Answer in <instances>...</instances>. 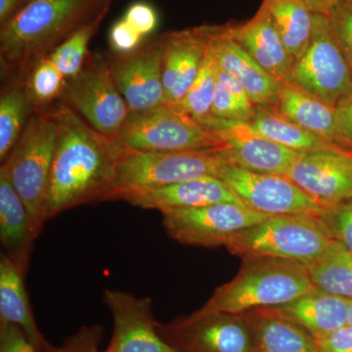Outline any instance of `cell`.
I'll list each match as a JSON object with an SVG mask.
<instances>
[{"label":"cell","mask_w":352,"mask_h":352,"mask_svg":"<svg viewBox=\"0 0 352 352\" xmlns=\"http://www.w3.org/2000/svg\"><path fill=\"white\" fill-rule=\"evenodd\" d=\"M57 143L44 201V220L71 208L105 201L124 146L95 131L65 103L52 110Z\"/></svg>","instance_id":"1"},{"label":"cell","mask_w":352,"mask_h":352,"mask_svg":"<svg viewBox=\"0 0 352 352\" xmlns=\"http://www.w3.org/2000/svg\"><path fill=\"white\" fill-rule=\"evenodd\" d=\"M112 0H29L0 30L2 72L27 76L57 46L92 21Z\"/></svg>","instance_id":"2"},{"label":"cell","mask_w":352,"mask_h":352,"mask_svg":"<svg viewBox=\"0 0 352 352\" xmlns=\"http://www.w3.org/2000/svg\"><path fill=\"white\" fill-rule=\"evenodd\" d=\"M315 288L308 266L273 258L245 259L238 274L215 289L201 314H245L280 307Z\"/></svg>","instance_id":"3"},{"label":"cell","mask_w":352,"mask_h":352,"mask_svg":"<svg viewBox=\"0 0 352 352\" xmlns=\"http://www.w3.org/2000/svg\"><path fill=\"white\" fill-rule=\"evenodd\" d=\"M333 241L316 215H272L234 234L226 248L243 261L281 259L308 266L320 258Z\"/></svg>","instance_id":"4"},{"label":"cell","mask_w":352,"mask_h":352,"mask_svg":"<svg viewBox=\"0 0 352 352\" xmlns=\"http://www.w3.org/2000/svg\"><path fill=\"white\" fill-rule=\"evenodd\" d=\"M230 164L222 148L187 152H141L124 147L105 201L201 176L219 177Z\"/></svg>","instance_id":"5"},{"label":"cell","mask_w":352,"mask_h":352,"mask_svg":"<svg viewBox=\"0 0 352 352\" xmlns=\"http://www.w3.org/2000/svg\"><path fill=\"white\" fill-rule=\"evenodd\" d=\"M52 110L36 109L22 136L1 164L14 188L24 201L36 237L43 231L44 201L57 143Z\"/></svg>","instance_id":"6"},{"label":"cell","mask_w":352,"mask_h":352,"mask_svg":"<svg viewBox=\"0 0 352 352\" xmlns=\"http://www.w3.org/2000/svg\"><path fill=\"white\" fill-rule=\"evenodd\" d=\"M117 141L124 147L141 152L223 148V143L210 129L166 104L146 112L129 113Z\"/></svg>","instance_id":"7"},{"label":"cell","mask_w":352,"mask_h":352,"mask_svg":"<svg viewBox=\"0 0 352 352\" xmlns=\"http://www.w3.org/2000/svg\"><path fill=\"white\" fill-rule=\"evenodd\" d=\"M283 82L336 107L352 94L351 69L333 36L327 15L314 13L311 38Z\"/></svg>","instance_id":"8"},{"label":"cell","mask_w":352,"mask_h":352,"mask_svg":"<svg viewBox=\"0 0 352 352\" xmlns=\"http://www.w3.org/2000/svg\"><path fill=\"white\" fill-rule=\"evenodd\" d=\"M62 97L95 131L111 139L118 138L131 113L109 61H90V56L82 71L67 80Z\"/></svg>","instance_id":"9"},{"label":"cell","mask_w":352,"mask_h":352,"mask_svg":"<svg viewBox=\"0 0 352 352\" xmlns=\"http://www.w3.org/2000/svg\"><path fill=\"white\" fill-rule=\"evenodd\" d=\"M161 214L164 229L173 240L183 245L212 249L226 247L234 234L272 217L235 203L178 208Z\"/></svg>","instance_id":"10"},{"label":"cell","mask_w":352,"mask_h":352,"mask_svg":"<svg viewBox=\"0 0 352 352\" xmlns=\"http://www.w3.org/2000/svg\"><path fill=\"white\" fill-rule=\"evenodd\" d=\"M164 342L179 352H256L245 314L194 312L168 324L157 322Z\"/></svg>","instance_id":"11"},{"label":"cell","mask_w":352,"mask_h":352,"mask_svg":"<svg viewBox=\"0 0 352 352\" xmlns=\"http://www.w3.org/2000/svg\"><path fill=\"white\" fill-rule=\"evenodd\" d=\"M219 177L245 207L259 214L320 217L329 208L310 198L286 175L254 173L230 164Z\"/></svg>","instance_id":"12"},{"label":"cell","mask_w":352,"mask_h":352,"mask_svg":"<svg viewBox=\"0 0 352 352\" xmlns=\"http://www.w3.org/2000/svg\"><path fill=\"white\" fill-rule=\"evenodd\" d=\"M223 143L224 153L233 166L270 175H286L302 153L294 151L263 138L249 122L208 117L201 120Z\"/></svg>","instance_id":"13"},{"label":"cell","mask_w":352,"mask_h":352,"mask_svg":"<svg viewBox=\"0 0 352 352\" xmlns=\"http://www.w3.org/2000/svg\"><path fill=\"white\" fill-rule=\"evenodd\" d=\"M103 300L113 323L112 339L103 352H179L157 332L151 298L106 289Z\"/></svg>","instance_id":"14"},{"label":"cell","mask_w":352,"mask_h":352,"mask_svg":"<svg viewBox=\"0 0 352 352\" xmlns=\"http://www.w3.org/2000/svg\"><path fill=\"white\" fill-rule=\"evenodd\" d=\"M164 46L162 36L109 61L111 73L131 113L146 112L164 104Z\"/></svg>","instance_id":"15"},{"label":"cell","mask_w":352,"mask_h":352,"mask_svg":"<svg viewBox=\"0 0 352 352\" xmlns=\"http://www.w3.org/2000/svg\"><path fill=\"white\" fill-rule=\"evenodd\" d=\"M286 176L323 207L352 200V152L346 150L302 153Z\"/></svg>","instance_id":"16"},{"label":"cell","mask_w":352,"mask_h":352,"mask_svg":"<svg viewBox=\"0 0 352 352\" xmlns=\"http://www.w3.org/2000/svg\"><path fill=\"white\" fill-rule=\"evenodd\" d=\"M212 27L199 25L162 36L164 104H177L193 85L207 55Z\"/></svg>","instance_id":"17"},{"label":"cell","mask_w":352,"mask_h":352,"mask_svg":"<svg viewBox=\"0 0 352 352\" xmlns=\"http://www.w3.org/2000/svg\"><path fill=\"white\" fill-rule=\"evenodd\" d=\"M210 50L219 68L245 88L254 105L276 109L281 82L270 76L231 38L226 25L212 27Z\"/></svg>","instance_id":"18"},{"label":"cell","mask_w":352,"mask_h":352,"mask_svg":"<svg viewBox=\"0 0 352 352\" xmlns=\"http://www.w3.org/2000/svg\"><path fill=\"white\" fill-rule=\"evenodd\" d=\"M120 201L160 212L178 208L206 207L220 203L244 204L219 177L201 176L159 188L127 194Z\"/></svg>","instance_id":"19"},{"label":"cell","mask_w":352,"mask_h":352,"mask_svg":"<svg viewBox=\"0 0 352 352\" xmlns=\"http://www.w3.org/2000/svg\"><path fill=\"white\" fill-rule=\"evenodd\" d=\"M226 27L231 38L256 63L278 82H283L293 67L295 58L287 50L270 13L263 6L251 19L241 24L229 23Z\"/></svg>","instance_id":"20"},{"label":"cell","mask_w":352,"mask_h":352,"mask_svg":"<svg viewBox=\"0 0 352 352\" xmlns=\"http://www.w3.org/2000/svg\"><path fill=\"white\" fill-rule=\"evenodd\" d=\"M351 298L333 295L315 287L292 302L264 308L300 326L315 339H320L349 325Z\"/></svg>","instance_id":"21"},{"label":"cell","mask_w":352,"mask_h":352,"mask_svg":"<svg viewBox=\"0 0 352 352\" xmlns=\"http://www.w3.org/2000/svg\"><path fill=\"white\" fill-rule=\"evenodd\" d=\"M24 201L0 168V241L4 254L27 274L32 245L36 239Z\"/></svg>","instance_id":"22"},{"label":"cell","mask_w":352,"mask_h":352,"mask_svg":"<svg viewBox=\"0 0 352 352\" xmlns=\"http://www.w3.org/2000/svg\"><path fill=\"white\" fill-rule=\"evenodd\" d=\"M276 110L310 133L349 151L340 136L333 106L300 88L281 82Z\"/></svg>","instance_id":"23"},{"label":"cell","mask_w":352,"mask_h":352,"mask_svg":"<svg viewBox=\"0 0 352 352\" xmlns=\"http://www.w3.org/2000/svg\"><path fill=\"white\" fill-rule=\"evenodd\" d=\"M19 267L4 252L0 254V321L15 324L24 331L28 340L41 352L50 342L41 333L30 303Z\"/></svg>","instance_id":"24"},{"label":"cell","mask_w":352,"mask_h":352,"mask_svg":"<svg viewBox=\"0 0 352 352\" xmlns=\"http://www.w3.org/2000/svg\"><path fill=\"white\" fill-rule=\"evenodd\" d=\"M245 314L251 327L256 352H319L314 336L293 322L264 308Z\"/></svg>","instance_id":"25"},{"label":"cell","mask_w":352,"mask_h":352,"mask_svg":"<svg viewBox=\"0 0 352 352\" xmlns=\"http://www.w3.org/2000/svg\"><path fill=\"white\" fill-rule=\"evenodd\" d=\"M249 122L263 138L294 151L307 153L336 148L342 149L305 131L275 108L256 106L254 118Z\"/></svg>","instance_id":"26"},{"label":"cell","mask_w":352,"mask_h":352,"mask_svg":"<svg viewBox=\"0 0 352 352\" xmlns=\"http://www.w3.org/2000/svg\"><path fill=\"white\" fill-rule=\"evenodd\" d=\"M270 13L278 34L293 57L298 59L307 50L314 13L305 0H263L261 4Z\"/></svg>","instance_id":"27"},{"label":"cell","mask_w":352,"mask_h":352,"mask_svg":"<svg viewBox=\"0 0 352 352\" xmlns=\"http://www.w3.org/2000/svg\"><path fill=\"white\" fill-rule=\"evenodd\" d=\"M36 106L28 95L24 80L11 82L0 97V161L7 159L17 144Z\"/></svg>","instance_id":"28"},{"label":"cell","mask_w":352,"mask_h":352,"mask_svg":"<svg viewBox=\"0 0 352 352\" xmlns=\"http://www.w3.org/2000/svg\"><path fill=\"white\" fill-rule=\"evenodd\" d=\"M317 288L333 295L352 298V252L333 241L320 258L308 265Z\"/></svg>","instance_id":"29"},{"label":"cell","mask_w":352,"mask_h":352,"mask_svg":"<svg viewBox=\"0 0 352 352\" xmlns=\"http://www.w3.org/2000/svg\"><path fill=\"white\" fill-rule=\"evenodd\" d=\"M219 71V66L208 45L207 55L193 85L182 101L171 106L198 122L208 119L212 115Z\"/></svg>","instance_id":"30"},{"label":"cell","mask_w":352,"mask_h":352,"mask_svg":"<svg viewBox=\"0 0 352 352\" xmlns=\"http://www.w3.org/2000/svg\"><path fill=\"white\" fill-rule=\"evenodd\" d=\"M256 105L233 76L219 69L212 106V117L238 122H251Z\"/></svg>","instance_id":"31"},{"label":"cell","mask_w":352,"mask_h":352,"mask_svg":"<svg viewBox=\"0 0 352 352\" xmlns=\"http://www.w3.org/2000/svg\"><path fill=\"white\" fill-rule=\"evenodd\" d=\"M103 19L99 18L83 25L48 55L51 62L67 80L78 75L87 64L90 56L88 45L98 32Z\"/></svg>","instance_id":"32"},{"label":"cell","mask_w":352,"mask_h":352,"mask_svg":"<svg viewBox=\"0 0 352 352\" xmlns=\"http://www.w3.org/2000/svg\"><path fill=\"white\" fill-rule=\"evenodd\" d=\"M67 80L48 57L34 65L25 80L28 95L36 109L43 108L62 97Z\"/></svg>","instance_id":"33"},{"label":"cell","mask_w":352,"mask_h":352,"mask_svg":"<svg viewBox=\"0 0 352 352\" xmlns=\"http://www.w3.org/2000/svg\"><path fill=\"white\" fill-rule=\"evenodd\" d=\"M326 15L352 75V0L340 2Z\"/></svg>","instance_id":"34"},{"label":"cell","mask_w":352,"mask_h":352,"mask_svg":"<svg viewBox=\"0 0 352 352\" xmlns=\"http://www.w3.org/2000/svg\"><path fill=\"white\" fill-rule=\"evenodd\" d=\"M319 219L333 239L352 252V200L327 208Z\"/></svg>","instance_id":"35"},{"label":"cell","mask_w":352,"mask_h":352,"mask_svg":"<svg viewBox=\"0 0 352 352\" xmlns=\"http://www.w3.org/2000/svg\"><path fill=\"white\" fill-rule=\"evenodd\" d=\"M103 329L100 325L83 326L71 337L65 340L61 346H54L48 344L41 352H101L99 351Z\"/></svg>","instance_id":"36"},{"label":"cell","mask_w":352,"mask_h":352,"mask_svg":"<svg viewBox=\"0 0 352 352\" xmlns=\"http://www.w3.org/2000/svg\"><path fill=\"white\" fill-rule=\"evenodd\" d=\"M143 38H144L124 18L113 25L109 34L111 48L118 53V55L129 54L138 50L142 43Z\"/></svg>","instance_id":"37"},{"label":"cell","mask_w":352,"mask_h":352,"mask_svg":"<svg viewBox=\"0 0 352 352\" xmlns=\"http://www.w3.org/2000/svg\"><path fill=\"white\" fill-rule=\"evenodd\" d=\"M124 19L143 38L156 31L159 17L154 7L147 2H135L127 8Z\"/></svg>","instance_id":"38"},{"label":"cell","mask_w":352,"mask_h":352,"mask_svg":"<svg viewBox=\"0 0 352 352\" xmlns=\"http://www.w3.org/2000/svg\"><path fill=\"white\" fill-rule=\"evenodd\" d=\"M0 352H38L24 331L15 324L0 321Z\"/></svg>","instance_id":"39"},{"label":"cell","mask_w":352,"mask_h":352,"mask_svg":"<svg viewBox=\"0 0 352 352\" xmlns=\"http://www.w3.org/2000/svg\"><path fill=\"white\" fill-rule=\"evenodd\" d=\"M316 340L319 352H352V326H344Z\"/></svg>","instance_id":"40"},{"label":"cell","mask_w":352,"mask_h":352,"mask_svg":"<svg viewBox=\"0 0 352 352\" xmlns=\"http://www.w3.org/2000/svg\"><path fill=\"white\" fill-rule=\"evenodd\" d=\"M335 108L340 136L352 152V94L340 101Z\"/></svg>","instance_id":"41"},{"label":"cell","mask_w":352,"mask_h":352,"mask_svg":"<svg viewBox=\"0 0 352 352\" xmlns=\"http://www.w3.org/2000/svg\"><path fill=\"white\" fill-rule=\"evenodd\" d=\"M29 0H0V25L6 24Z\"/></svg>","instance_id":"42"},{"label":"cell","mask_w":352,"mask_h":352,"mask_svg":"<svg viewBox=\"0 0 352 352\" xmlns=\"http://www.w3.org/2000/svg\"><path fill=\"white\" fill-rule=\"evenodd\" d=\"M312 12L326 15L336 6L344 0H305Z\"/></svg>","instance_id":"43"},{"label":"cell","mask_w":352,"mask_h":352,"mask_svg":"<svg viewBox=\"0 0 352 352\" xmlns=\"http://www.w3.org/2000/svg\"><path fill=\"white\" fill-rule=\"evenodd\" d=\"M349 325L352 326V298H351V302H349Z\"/></svg>","instance_id":"44"}]
</instances>
